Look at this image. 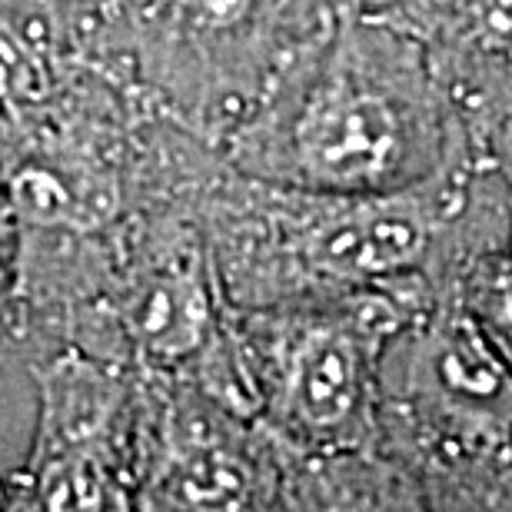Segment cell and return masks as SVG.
Returning a JSON list of instances; mask_svg holds the SVG:
<instances>
[{"mask_svg":"<svg viewBox=\"0 0 512 512\" xmlns=\"http://www.w3.org/2000/svg\"><path fill=\"white\" fill-rule=\"evenodd\" d=\"M247 180L303 193H396L476 150L423 44L336 10L290 50L256 107L213 150Z\"/></svg>","mask_w":512,"mask_h":512,"instance_id":"cell-1","label":"cell"},{"mask_svg":"<svg viewBox=\"0 0 512 512\" xmlns=\"http://www.w3.org/2000/svg\"><path fill=\"white\" fill-rule=\"evenodd\" d=\"M110 60L170 124L217 143L316 27L293 0H97Z\"/></svg>","mask_w":512,"mask_h":512,"instance_id":"cell-2","label":"cell"},{"mask_svg":"<svg viewBox=\"0 0 512 512\" xmlns=\"http://www.w3.org/2000/svg\"><path fill=\"white\" fill-rule=\"evenodd\" d=\"M393 320L383 303H363L346 320L303 326L290 353L286 399L306 426H340L363 393V333Z\"/></svg>","mask_w":512,"mask_h":512,"instance_id":"cell-3","label":"cell"},{"mask_svg":"<svg viewBox=\"0 0 512 512\" xmlns=\"http://www.w3.org/2000/svg\"><path fill=\"white\" fill-rule=\"evenodd\" d=\"M130 340L153 360H180L203 350L210 330V296L197 270L160 266L140 276L120 306Z\"/></svg>","mask_w":512,"mask_h":512,"instance_id":"cell-4","label":"cell"},{"mask_svg":"<svg viewBox=\"0 0 512 512\" xmlns=\"http://www.w3.org/2000/svg\"><path fill=\"white\" fill-rule=\"evenodd\" d=\"M117 406V383L94 363L64 356L44 380L47 456L60 449L94 446Z\"/></svg>","mask_w":512,"mask_h":512,"instance_id":"cell-5","label":"cell"},{"mask_svg":"<svg viewBox=\"0 0 512 512\" xmlns=\"http://www.w3.org/2000/svg\"><path fill=\"white\" fill-rule=\"evenodd\" d=\"M163 506L173 512H230L247 493L240 459L210 443L173 449L157 483Z\"/></svg>","mask_w":512,"mask_h":512,"instance_id":"cell-6","label":"cell"},{"mask_svg":"<svg viewBox=\"0 0 512 512\" xmlns=\"http://www.w3.org/2000/svg\"><path fill=\"white\" fill-rule=\"evenodd\" d=\"M40 493L47 512H127V493L100 443L50 453Z\"/></svg>","mask_w":512,"mask_h":512,"instance_id":"cell-7","label":"cell"},{"mask_svg":"<svg viewBox=\"0 0 512 512\" xmlns=\"http://www.w3.org/2000/svg\"><path fill=\"white\" fill-rule=\"evenodd\" d=\"M439 373L443 380L466 396H493L503 383V363L493 356V346L466 316H453L439 330Z\"/></svg>","mask_w":512,"mask_h":512,"instance_id":"cell-8","label":"cell"},{"mask_svg":"<svg viewBox=\"0 0 512 512\" xmlns=\"http://www.w3.org/2000/svg\"><path fill=\"white\" fill-rule=\"evenodd\" d=\"M293 4L310 24H320V20L336 14V10H350V14L380 17L396 24V20H406L409 14H416V10L429 4H439V0H293Z\"/></svg>","mask_w":512,"mask_h":512,"instance_id":"cell-9","label":"cell"},{"mask_svg":"<svg viewBox=\"0 0 512 512\" xmlns=\"http://www.w3.org/2000/svg\"><path fill=\"white\" fill-rule=\"evenodd\" d=\"M393 512H403V509H393Z\"/></svg>","mask_w":512,"mask_h":512,"instance_id":"cell-10","label":"cell"}]
</instances>
